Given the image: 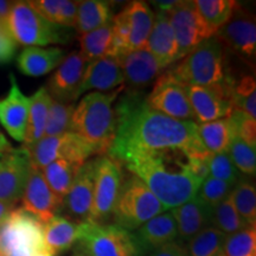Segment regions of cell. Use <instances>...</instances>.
Returning a JSON list of instances; mask_svg holds the SVG:
<instances>
[{
  "label": "cell",
  "instance_id": "cell-1",
  "mask_svg": "<svg viewBox=\"0 0 256 256\" xmlns=\"http://www.w3.org/2000/svg\"><path fill=\"white\" fill-rule=\"evenodd\" d=\"M116 127L108 156L121 165L142 152L186 148L188 154H209L198 139L197 124L172 119L153 110L142 92L130 90L115 106Z\"/></svg>",
  "mask_w": 256,
  "mask_h": 256
},
{
  "label": "cell",
  "instance_id": "cell-2",
  "mask_svg": "<svg viewBox=\"0 0 256 256\" xmlns=\"http://www.w3.org/2000/svg\"><path fill=\"white\" fill-rule=\"evenodd\" d=\"M128 171L145 183L166 210L174 209L197 196L203 184L190 170L186 148L142 152L124 160Z\"/></svg>",
  "mask_w": 256,
  "mask_h": 256
},
{
  "label": "cell",
  "instance_id": "cell-3",
  "mask_svg": "<svg viewBox=\"0 0 256 256\" xmlns=\"http://www.w3.org/2000/svg\"><path fill=\"white\" fill-rule=\"evenodd\" d=\"M124 88L115 89L108 94L89 92L75 106L70 132L86 140L95 150L96 156H107L113 144L116 127L114 102Z\"/></svg>",
  "mask_w": 256,
  "mask_h": 256
},
{
  "label": "cell",
  "instance_id": "cell-4",
  "mask_svg": "<svg viewBox=\"0 0 256 256\" xmlns=\"http://www.w3.org/2000/svg\"><path fill=\"white\" fill-rule=\"evenodd\" d=\"M182 60L168 72L185 87H212L234 81L226 68L224 46L216 36L200 42Z\"/></svg>",
  "mask_w": 256,
  "mask_h": 256
},
{
  "label": "cell",
  "instance_id": "cell-5",
  "mask_svg": "<svg viewBox=\"0 0 256 256\" xmlns=\"http://www.w3.org/2000/svg\"><path fill=\"white\" fill-rule=\"evenodd\" d=\"M6 25L16 43L28 48L68 44L74 38L72 28L48 22L31 8L28 2L12 4Z\"/></svg>",
  "mask_w": 256,
  "mask_h": 256
},
{
  "label": "cell",
  "instance_id": "cell-6",
  "mask_svg": "<svg viewBox=\"0 0 256 256\" xmlns=\"http://www.w3.org/2000/svg\"><path fill=\"white\" fill-rule=\"evenodd\" d=\"M166 209L136 176L124 177L115 203L113 222L126 230H136Z\"/></svg>",
  "mask_w": 256,
  "mask_h": 256
},
{
  "label": "cell",
  "instance_id": "cell-7",
  "mask_svg": "<svg viewBox=\"0 0 256 256\" xmlns=\"http://www.w3.org/2000/svg\"><path fill=\"white\" fill-rule=\"evenodd\" d=\"M78 244L92 256H142L136 234L115 224L81 223Z\"/></svg>",
  "mask_w": 256,
  "mask_h": 256
},
{
  "label": "cell",
  "instance_id": "cell-8",
  "mask_svg": "<svg viewBox=\"0 0 256 256\" xmlns=\"http://www.w3.org/2000/svg\"><path fill=\"white\" fill-rule=\"evenodd\" d=\"M24 148L28 153L31 166L40 171L58 159H66L75 164L83 165L90 156H96L95 150L72 132L60 136H43L40 142Z\"/></svg>",
  "mask_w": 256,
  "mask_h": 256
},
{
  "label": "cell",
  "instance_id": "cell-9",
  "mask_svg": "<svg viewBox=\"0 0 256 256\" xmlns=\"http://www.w3.org/2000/svg\"><path fill=\"white\" fill-rule=\"evenodd\" d=\"M95 159L94 192L88 220L104 224L113 214L124 180V174L119 162L108 156H102Z\"/></svg>",
  "mask_w": 256,
  "mask_h": 256
},
{
  "label": "cell",
  "instance_id": "cell-10",
  "mask_svg": "<svg viewBox=\"0 0 256 256\" xmlns=\"http://www.w3.org/2000/svg\"><path fill=\"white\" fill-rule=\"evenodd\" d=\"M44 224L23 208L14 209L0 224V252L8 256L17 249L37 252L44 248Z\"/></svg>",
  "mask_w": 256,
  "mask_h": 256
},
{
  "label": "cell",
  "instance_id": "cell-11",
  "mask_svg": "<svg viewBox=\"0 0 256 256\" xmlns=\"http://www.w3.org/2000/svg\"><path fill=\"white\" fill-rule=\"evenodd\" d=\"M235 80L212 87H186L194 119L197 124L226 119L234 110L232 88Z\"/></svg>",
  "mask_w": 256,
  "mask_h": 256
},
{
  "label": "cell",
  "instance_id": "cell-12",
  "mask_svg": "<svg viewBox=\"0 0 256 256\" xmlns=\"http://www.w3.org/2000/svg\"><path fill=\"white\" fill-rule=\"evenodd\" d=\"M146 104L153 110L168 115L172 119L180 121L194 119L186 87L172 78L168 72H162L156 78L154 87L146 96Z\"/></svg>",
  "mask_w": 256,
  "mask_h": 256
},
{
  "label": "cell",
  "instance_id": "cell-13",
  "mask_svg": "<svg viewBox=\"0 0 256 256\" xmlns=\"http://www.w3.org/2000/svg\"><path fill=\"white\" fill-rule=\"evenodd\" d=\"M178 46V60L211 36L197 14L194 2H177L166 12Z\"/></svg>",
  "mask_w": 256,
  "mask_h": 256
},
{
  "label": "cell",
  "instance_id": "cell-14",
  "mask_svg": "<svg viewBox=\"0 0 256 256\" xmlns=\"http://www.w3.org/2000/svg\"><path fill=\"white\" fill-rule=\"evenodd\" d=\"M215 36L223 46L229 48L241 58L252 60L256 54V24L254 16L246 12L241 5L234 11L228 22Z\"/></svg>",
  "mask_w": 256,
  "mask_h": 256
},
{
  "label": "cell",
  "instance_id": "cell-15",
  "mask_svg": "<svg viewBox=\"0 0 256 256\" xmlns=\"http://www.w3.org/2000/svg\"><path fill=\"white\" fill-rule=\"evenodd\" d=\"M30 158L24 147L14 148L0 159V202L14 206L23 196L30 174Z\"/></svg>",
  "mask_w": 256,
  "mask_h": 256
},
{
  "label": "cell",
  "instance_id": "cell-16",
  "mask_svg": "<svg viewBox=\"0 0 256 256\" xmlns=\"http://www.w3.org/2000/svg\"><path fill=\"white\" fill-rule=\"evenodd\" d=\"M88 64L80 51L68 54L48 82L46 89L51 98L63 104H72L78 100V90Z\"/></svg>",
  "mask_w": 256,
  "mask_h": 256
},
{
  "label": "cell",
  "instance_id": "cell-17",
  "mask_svg": "<svg viewBox=\"0 0 256 256\" xmlns=\"http://www.w3.org/2000/svg\"><path fill=\"white\" fill-rule=\"evenodd\" d=\"M22 200L23 209L37 217L43 224L58 215L60 209H63V200L51 191L40 170L34 166L30 168Z\"/></svg>",
  "mask_w": 256,
  "mask_h": 256
},
{
  "label": "cell",
  "instance_id": "cell-18",
  "mask_svg": "<svg viewBox=\"0 0 256 256\" xmlns=\"http://www.w3.org/2000/svg\"><path fill=\"white\" fill-rule=\"evenodd\" d=\"M95 168L96 159L86 162L80 168L68 194L63 200V208L78 223L88 220L94 192Z\"/></svg>",
  "mask_w": 256,
  "mask_h": 256
},
{
  "label": "cell",
  "instance_id": "cell-19",
  "mask_svg": "<svg viewBox=\"0 0 256 256\" xmlns=\"http://www.w3.org/2000/svg\"><path fill=\"white\" fill-rule=\"evenodd\" d=\"M11 87L8 96L0 100V122L16 142H24L26 133L30 98L20 92L14 74L10 75Z\"/></svg>",
  "mask_w": 256,
  "mask_h": 256
},
{
  "label": "cell",
  "instance_id": "cell-20",
  "mask_svg": "<svg viewBox=\"0 0 256 256\" xmlns=\"http://www.w3.org/2000/svg\"><path fill=\"white\" fill-rule=\"evenodd\" d=\"M121 66L124 82L133 90L145 88L162 75L164 66L146 49L128 51L119 57H115Z\"/></svg>",
  "mask_w": 256,
  "mask_h": 256
},
{
  "label": "cell",
  "instance_id": "cell-21",
  "mask_svg": "<svg viewBox=\"0 0 256 256\" xmlns=\"http://www.w3.org/2000/svg\"><path fill=\"white\" fill-rule=\"evenodd\" d=\"M124 83L121 66L115 57L106 56L89 62L78 90V98L88 90L107 92Z\"/></svg>",
  "mask_w": 256,
  "mask_h": 256
},
{
  "label": "cell",
  "instance_id": "cell-22",
  "mask_svg": "<svg viewBox=\"0 0 256 256\" xmlns=\"http://www.w3.org/2000/svg\"><path fill=\"white\" fill-rule=\"evenodd\" d=\"M177 223L178 236L182 240H190L202 230L209 228L212 222V208L197 196L183 206L171 210Z\"/></svg>",
  "mask_w": 256,
  "mask_h": 256
},
{
  "label": "cell",
  "instance_id": "cell-23",
  "mask_svg": "<svg viewBox=\"0 0 256 256\" xmlns=\"http://www.w3.org/2000/svg\"><path fill=\"white\" fill-rule=\"evenodd\" d=\"M144 49L152 54L166 66L178 62V46L166 14L156 12L154 23Z\"/></svg>",
  "mask_w": 256,
  "mask_h": 256
},
{
  "label": "cell",
  "instance_id": "cell-24",
  "mask_svg": "<svg viewBox=\"0 0 256 256\" xmlns=\"http://www.w3.org/2000/svg\"><path fill=\"white\" fill-rule=\"evenodd\" d=\"M136 236L144 252H148L178 238L177 223L171 211H164L140 226Z\"/></svg>",
  "mask_w": 256,
  "mask_h": 256
},
{
  "label": "cell",
  "instance_id": "cell-25",
  "mask_svg": "<svg viewBox=\"0 0 256 256\" xmlns=\"http://www.w3.org/2000/svg\"><path fill=\"white\" fill-rule=\"evenodd\" d=\"M66 56V50L60 48H25L17 57V66L24 75L38 78L56 69Z\"/></svg>",
  "mask_w": 256,
  "mask_h": 256
},
{
  "label": "cell",
  "instance_id": "cell-26",
  "mask_svg": "<svg viewBox=\"0 0 256 256\" xmlns=\"http://www.w3.org/2000/svg\"><path fill=\"white\" fill-rule=\"evenodd\" d=\"M127 12L128 25H130V37H128V49L130 51L142 50L145 48L146 42L151 34L156 14L146 2L136 0L124 6Z\"/></svg>",
  "mask_w": 256,
  "mask_h": 256
},
{
  "label": "cell",
  "instance_id": "cell-27",
  "mask_svg": "<svg viewBox=\"0 0 256 256\" xmlns=\"http://www.w3.org/2000/svg\"><path fill=\"white\" fill-rule=\"evenodd\" d=\"M81 235V223L74 222L63 216H55L44 224L43 240L44 246L58 255L68 250Z\"/></svg>",
  "mask_w": 256,
  "mask_h": 256
},
{
  "label": "cell",
  "instance_id": "cell-28",
  "mask_svg": "<svg viewBox=\"0 0 256 256\" xmlns=\"http://www.w3.org/2000/svg\"><path fill=\"white\" fill-rule=\"evenodd\" d=\"M113 5L104 0L78 2L74 28L78 34H87L113 20Z\"/></svg>",
  "mask_w": 256,
  "mask_h": 256
},
{
  "label": "cell",
  "instance_id": "cell-29",
  "mask_svg": "<svg viewBox=\"0 0 256 256\" xmlns=\"http://www.w3.org/2000/svg\"><path fill=\"white\" fill-rule=\"evenodd\" d=\"M50 102L51 96L46 87H40L30 98V110L23 147L34 145L44 136Z\"/></svg>",
  "mask_w": 256,
  "mask_h": 256
},
{
  "label": "cell",
  "instance_id": "cell-30",
  "mask_svg": "<svg viewBox=\"0 0 256 256\" xmlns=\"http://www.w3.org/2000/svg\"><path fill=\"white\" fill-rule=\"evenodd\" d=\"M240 4L235 0H196L197 14L211 37L232 17Z\"/></svg>",
  "mask_w": 256,
  "mask_h": 256
},
{
  "label": "cell",
  "instance_id": "cell-31",
  "mask_svg": "<svg viewBox=\"0 0 256 256\" xmlns=\"http://www.w3.org/2000/svg\"><path fill=\"white\" fill-rule=\"evenodd\" d=\"M81 166L66 159H58L42 170V174L51 191L60 200H64Z\"/></svg>",
  "mask_w": 256,
  "mask_h": 256
},
{
  "label": "cell",
  "instance_id": "cell-32",
  "mask_svg": "<svg viewBox=\"0 0 256 256\" xmlns=\"http://www.w3.org/2000/svg\"><path fill=\"white\" fill-rule=\"evenodd\" d=\"M198 139L209 154L228 151L232 140V127L228 118L197 124Z\"/></svg>",
  "mask_w": 256,
  "mask_h": 256
},
{
  "label": "cell",
  "instance_id": "cell-33",
  "mask_svg": "<svg viewBox=\"0 0 256 256\" xmlns=\"http://www.w3.org/2000/svg\"><path fill=\"white\" fill-rule=\"evenodd\" d=\"M112 38H113V23L110 22L95 30L81 34L80 52L88 62L108 56Z\"/></svg>",
  "mask_w": 256,
  "mask_h": 256
},
{
  "label": "cell",
  "instance_id": "cell-34",
  "mask_svg": "<svg viewBox=\"0 0 256 256\" xmlns=\"http://www.w3.org/2000/svg\"><path fill=\"white\" fill-rule=\"evenodd\" d=\"M232 198L238 216L247 226H256V190L248 179L240 178L232 188Z\"/></svg>",
  "mask_w": 256,
  "mask_h": 256
},
{
  "label": "cell",
  "instance_id": "cell-35",
  "mask_svg": "<svg viewBox=\"0 0 256 256\" xmlns=\"http://www.w3.org/2000/svg\"><path fill=\"white\" fill-rule=\"evenodd\" d=\"M226 235L209 226L194 236L186 248L188 256H218L222 254Z\"/></svg>",
  "mask_w": 256,
  "mask_h": 256
},
{
  "label": "cell",
  "instance_id": "cell-36",
  "mask_svg": "<svg viewBox=\"0 0 256 256\" xmlns=\"http://www.w3.org/2000/svg\"><path fill=\"white\" fill-rule=\"evenodd\" d=\"M211 226L214 228L218 229L223 234H226V236L249 226L238 216V211L234 206L232 194L223 202H220V204H217L215 208H212V222H211Z\"/></svg>",
  "mask_w": 256,
  "mask_h": 256
},
{
  "label": "cell",
  "instance_id": "cell-37",
  "mask_svg": "<svg viewBox=\"0 0 256 256\" xmlns=\"http://www.w3.org/2000/svg\"><path fill=\"white\" fill-rule=\"evenodd\" d=\"M75 106V102L63 104L51 98L44 136H60L70 132V121Z\"/></svg>",
  "mask_w": 256,
  "mask_h": 256
},
{
  "label": "cell",
  "instance_id": "cell-38",
  "mask_svg": "<svg viewBox=\"0 0 256 256\" xmlns=\"http://www.w3.org/2000/svg\"><path fill=\"white\" fill-rule=\"evenodd\" d=\"M234 110H238L249 118H256V87L255 78L252 75L242 76L235 81L232 88Z\"/></svg>",
  "mask_w": 256,
  "mask_h": 256
},
{
  "label": "cell",
  "instance_id": "cell-39",
  "mask_svg": "<svg viewBox=\"0 0 256 256\" xmlns=\"http://www.w3.org/2000/svg\"><path fill=\"white\" fill-rule=\"evenodd\" d=\"M222 254L223 256H256V226H249L226 236Z\"/></svg>",
  "mask_w": 256,
  "mask_h": 256
},
{
  "label": "cell",
  "instance_id": "cell-40",
  "mask_svg": "<svg viewBox=\"0 0 256 256\" xmlns=\"http://www.w3.org/2000/svg\"><path fill=\"white\" fill-rule=\"evenodd\" d=\"M228 153L235 168L242 174L254 176L256 172V156L255 148L248 146L241 138L232 133L230 140Z\"/></svg>",
  "mask_w": 256,
  "mask_h": 256
},
{
  "label": "cell",
  "instance_id": "cell-41",
  "mask_svg": "<svg viewBox=\"0 0 256 256\" xmlns=\"http://www.w3.org/2000/svg\"><path fill=\"white\" fill-rule=\"evenodd\" d=\"M209 176L232 185H236L238 179L241 178L238 170L234 165L228 151L210 154Z\"/></svg>",
  "mask_w": 256,
  "mask_h": 256
},
{
  "label": "cell",
  "instance_id": "cell-42",
  "mask_svg": "<svg viewBox=\"0 0 256 256\" xmlns=\"http://www.w3.org/2000/svg\"><path fill=\"white\" fill-rule=\"evenodd\" d=\"M234 186L235 185L209 176L200 185V190L197 192V197L200 198L209 206L215 208L217 204H220V202H223L232 194Z\"/></svg>",
  "mask_w": 256,
  "mask_h": 256
},
{
  "label": "cell",
  "instance_id": "cell-43",
  "mask_svg": "<svg viewBox=\"0 0 256 256\" xmlns=\"http://www.w3.org/2000/svg\"><path fill=\"white\" fill-rule=\"evenodd\" d=\"M232 132L247 144L248 146L256 147V122L254 119L249 118L242 112L232 110L228 116Z\"/></svg>",
  "mask_w": 256,
  "mask_h": 256
},
{
  "label": "cell",
  "instance_id": "cell-44",
  "mask_svg": "<svg viewBox=\"0 0 256 256\" xmlns=\"http://www.w3.org/2000/svg\"><path fill=\"white\" fill-rule=\"evenodd\" d=\"M28 4L48 22L58 25L62 0H34V2H28Z\"/></svg>",
  "mask_w": 256,
  "mask_h": 256
},
{
  "label": "cell",
  "instance_id": "cell-45",
  "mask_svg": "<svg viewBox=\"0 0 256 256\" xmlns=\"http://www.w3.org/2000/svg\"><path fill=\"white\" fill-rule=\"evenodd\" d=\"M17 48L18 44L10 34L6 22H0V64L11 62Z\"/></svg>",
  "mask_w": 256,
  "mask_h": 256
},
{
  "label": "cell",
  "instance_id": "cell-46",
  "mask_svg": "<svg viewBox=\"0 0 256 256\" xmlns=\"http://www.w3.org/2000/svg\"><path fill=\"white\" fill-rule=\"evenodd\" d=\"M78 2H72V0H62V8H60V17L58 25L64 28H74L78 14Z\"/></svg>",
  "mask_w": 256,
  "mask_h": 256
},
{
  "label": "cell",
  "instance_id": "cell-47",
  "mask_svg": "<svg viewBox=\"0 0 256 256\" xmlns=\"http://www.w3.org/2000/svg\"><path fill=\"white\" fill-rule=\"evenodd\" d=\"M147 256H188V254L183 243L174 241L148 252Z\"/></svg>",
  "mask_w": 256,
  "mask_h": 256
},
{
  "label": "cell",
  "instance_id": "cell-48",
  "mask_svg": "<svg viewBox=\"0 0 256 256\" xmlns=\"http://www.w3.org/2000/svg\"><path fill=\"white\" fill-rule=\"evenodd\" d=\"M174 0H172V2H153L152 4L154 6V8L158 12H162V14H166V12L168 11V10H171L174 6L176 5Z\"/></svg>",
  "mask_w": 256,
  "mask_h": 256
},
{
  "label": "cell",
  "instance_id": "cell-49",
  "mask_svg": "<svg viewBox=\"0 0 256 256\" xmlns=\"http://www.w3.org/2000/svg\"><path fill=\"white\" fill-rule=\"evenodd\" d=\"M14 206H12V204L2 203V202H0V224L8 218V216L11 214V211L14 210Z\"/></svg>",
  "mask_w": 256,
  "mask_h": 256
},
{
  "label": "cell",
  "instance_id": "cell-50",
  "mask_svg": "<svg viewBox=\"0 0 256 256\" xmlns=\"http://www.w3.org/2000/svg\"><path fill=\"white\" fill-rule=\"evenodd\" d=\"M12 150H14V147L11 146L8 140L4 136V134L0 133V154H2V153H8L10 151H12Z\"/></svg>",
  "mask_w": 256,
  "mask_h": 256
},
{
  "label": "cell",
  "instance_id": "cell-51",
  "mask_svg": "<svg viewBox=\"0 0 256 256\" xmlns=\"http://www.w3.org/2000/svg\"><path fill=\"white\" fill-rule=\"evenodd\" d=\"M32 255H34V252H32L31 250H28V249H25V248H22V249H17V250L11 252V254L8 256H32Z\"/></svg>",
  "mask_w": 256,
  "mask_h": 256
},
{
  "label": "cell",
  "instance_id": "cell-52",
  "mask_svg": "<svg viewBox=\"0 0 256 256\" xmlns=\"http://www.w3.org/2000/svg\"><path fill=\"white\" fill-rule=\"evenodd\" d=\"M32 256H57V255L54 252H51L50 249H48L46 247H44V248H42L40 250H38L37 252H34V254L32 255Z\"/></svg>",
  "mask_w": 256,
  "mask_h": 256
},
{
  "label": "cell",
  "instance_id": "cell-53",
  "mask_svg": "<svg viewBox=\"0 0 256 256\" xmlns=\"http://www.w3.org/2000/svg\"><path fill=\"white\" fill-rule=\"evenodd\" d=\"M72 256H92V255H89L88 252H86L84 250H82L81 248H78L75 250V252H74V254H72Z\"/></svg>",
  "mask_w": 256,
  "mask_h": 256
},
{
  "label": "cell",
  "instance_id": "cell-54",
  "mask_svg": "<svg viewBox=\"0 0 256 256\" xmlns=\"http://www.w3.org/2000/svg\"><path fill=\"white\" fill-rule=\"evenodd\" d=\"M4 154H5V153H2V154H0V159H2V156H4Z\"/></svg>",
  "mask_w": 256,
  "mask_h": 256
},
{
  "label": "cell",
  "instance_id": "cell-55",
  "mask_svg": "<svg viewBox=\"0 0 256 256\" xmlns=\"http://www.w3.org/2000/svg\"><path fill=\"white\" fill-rule=\"evenodd\" d=\"M0 256H4V255H2V252H0Z\"/></svg>",
  "mask_w": 256,
  "mask_h": 256
},
{
  "label": "cell",
  "instance_id": "cell-56",
  "mask_svg": "<svg viewBox=\"0 0 256 256\" xmlns=\"http://www.w3.org/2000/svg\"><path fill=\"white\" fill-rule=\"evenodd\" d=\"M218 256H223V254H220V255H218Z\"/></svg>",
  "mask_w": 256,
  "mask_h": 256
}]
</instances>
